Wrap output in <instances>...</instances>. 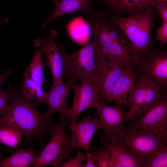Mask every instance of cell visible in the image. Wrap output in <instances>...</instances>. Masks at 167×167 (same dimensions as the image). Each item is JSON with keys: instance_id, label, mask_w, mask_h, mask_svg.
<instances>
[{"instance_id": "cell-27", "label": "cell", "mask_w": 167, "mask_h": 167, "mask_svg": "<svg viewBox=\"0 0 167 167\" xmlns=\"http://www.w3.org/2000/svg\"><path fill=\"white\" fill-rule=\"evenodd\" d=\"M86 160V155L82 152H78L75 157H72L63 162L61 167H83V162Z\"/></svg>"}, {"instance_id": "cell-15", "label": "cell", "mask_w": 167, "mask_h": 167, "mask_svg": "<svg viewBox=\"0 0 167 167\" xmlns=\"http://www.w3.org/2000/svg\"><path fill=\"white\" fill-rule=\"evenodd\" d=\"M105 2L107 9L102 11L105 14L113 16H135L140 14L151 6H154L153 0H95Z\"/></svg>"}, {"instance_id": "cell-31", "label": "cell", "mask_w": 167, "mask_h": 167, "mask_svg": "<svg viewBox=\"0 0 167 167\" xmlns=\"http://www.w3.org/2000/svg\"><path fill=\"white\" fill-rule=\"evenodd\" d=\"M12 72V70L9 68L4 73L0 74V92L3 90L2 86L4 80L11 74Z\"/></svg>"}, {"instance_id": "cell-1", "label": "cell", "mask_w": 167, "mask_h": 167, "mask_svg": "<svg viewBox=\"0 0 167 167\" xmlns=\"http://www.w3.org/2000/svg\"><path fill=\"white\" fill-rule=\"evenodd\" d=\"M64 61V75L67 81L73 79L80 82L89 81L98 87L108 65V58L93 38L73 53L69 54L61 43Z\"/></svg>"}, {"instance_id": "cell-20", "label": "cell", "mask_w": 167, "mask_h": 167, "mask_svg": "<svg viewBox=\"0 0 167 167\" xmlns=\"http://www.w3.org/2000/svg\"><path fill=\"white\" fill-rule=\"evenodd\" d=\"M36 152L33 148H20L0 160V167H28L31 165Z\"/></svg>"}, {"instance_id": "cell-25", "label": "cell", "mask_w": 167, "mask_h": 167, "mask_svg": "<svg viewBox=\"0 0 167 167\" xmlns=\"http://www.w3.org/2000/svg\"><path fill=\"white\" fill-rule=\"evenodd\" d=\"M18 94L11 84L9 85L6 91L3 90L0 92V111L3 114L7 110L10 102Z\"/></svg>"}, {"instance_id": "cell-5", "label": "cell", "mask_w": 167, "mask_h": 167, "mask_svg": "<svg viewBox=\"0 0 167 167\" xmlns=\"http://www.w3.org/2000/svg\"><path fill=\"white\" fill-rule=\"evenodd\" d=\"M113 139L123 147L141 167H144L158 151L167 146V139L161 138L151 132L140 129L129 130L124 127L123 131Z\"/></svg>"}, {"instance_id": "cell-28", "label": "cell", "mask_w": 167, "mask_h": 167, "mask_svg": "<svg viewBox=\"0 0 167 167\" xmlns=\"http://www.w3.org/2000/svg\"><path fill=\"white\" fill-rule=\"evenodd\" d=\"M155 41L159 42V45L163 46L167 42V23H162L161 25L156 29Z\"/></svg>"}, {"instance_id": "cell-14", "label": "cell", "mask_w": 167, "mask_h": 167, "mask_svg": "<svg viewBox=\"0 0 167 167\" xmlns=\"http://www.w3.org/2000/svg\"><path fill=\"white\" fill-rule=\"evenodd\" d=\"M78 81L75 79H71L66 83L63 82L53 85L50 91L47 92L46 104L48 109L46 112L52 115L54 113L59 112L60 116L67 118L70 109L68 106V99L71 89L74 84Z\"/></svg>"}, {"instance_id": "cell-24", "label": "cell", "mask_w": 167, "mask_h": 167, "mask_svg": "<svg viewBox=\"0 0 167 167\" xmlns=\"http://www.w3.org/2000/svg\"><path fill=\"white\" fill-rule=\"evenodd\" d=\"M89 151L91 152L96 158L98 167H110V158L108 148L105 144L99 146H91Z\"/></svg>"}, {"instance_id": "cell-23", "label": "cell", "mask_w": 167, "mask_h": 167, "mask_svg": "<svg viewBox=\"0 0 167 167\" xmlns=\"http://www.w3.org/2000/svg\"><path fill=\"white\" fill-rule=\"evenodd\" d=\"M22 136L16 129L9 126H0V141L5 145L16 148L20 143Z\"/></svg>"}, {"instance_id": "cell-34", "label": "cell", "mask_w": 167, "mask_h": 167, "mask_svg": "<svg viewBox=\"0 0 167 167\" xmlns=\"http://www.w3.org/2000/svg\"><path fill=\"white\" fill-rule=\"evenodd\" d=\"M2 113L0 111V115H2Z\"/></svg>"}, {"instance_id": "cell-8", "label": "cell", "mask_w": 167, "mask_h": 167, "mask_svg": "<svg viewBox=\"0 0 167 167\" xmlns=\"http://www.w3.org/2000/svg\"><path fill=\"white\" fill-rule=\"evenodd\" d=\"M125 106L119 102L109 105L99 102L95 109L98 117L101 129L104 131L101 135L110 139H114L124 129V124L134 121L136 118L130 117L125 109Z\"/></svg>"}, {"instance_id": "cell-17", "label": "cell", "mask_w": 167, "mask_h": 167, "mask_svg": "<svg viewBox=\"0 0 167 167\" xmlns=\"http://www.w3.org/2000/svg\"><path fill=\"white\" fill-rule=\"evenodd\" d=\"M95 0H54V10L50 16L40 26L45 28L50 22L63 15L74 12L84 15L93 13L95 9L92 4Z\"/></svg>"}, {"instance_id": "cell-32", "label": "cell", "mask_w": 167, "mask_h": 167, "mask_svg": "<svg viewBox=\"0 0 167 167\" xmlns=\"http://www.w3.org/2000/svg\"><path fill=\"white\" fill-rule=\"evenodd\" d=\"M154 3V6L157 4L167 5V0H153Z\"/></svg>"}, {"instance_id": "cell-10", "label": "cell", "mask_w": 167, "mask_h": 167, "mask_svg": "<svg viewBox=\"0 0 167 167\" xmlns=\"http://www.w3.org/2000/svg\"><path fill=\"white\" fill-rule=\"evenodd\" d=\"M57 32L50 29L46 37L37 38L33 41L36 48H38L45 58V66H48L53 78V85L63 81L64 75V61L61 43L57 46L55 41L58 36Z\"/></svg>"}, {"instance_id": "cell-6", "label": "cell", "mask_w": 167, "mask_h": 167, "mask_svg": "<svg viewBox=\"0 0 167 167\" xmlns=\"http://www.w3.org/2000/svg\"><path fill=\"white\" fill-rule=\"evenodd\" d=\"M59 117V122L52 125L48 143L40 152L35 156L31 165L32 166L43 167L50 165L58 167L64 161L73 157L66 131L69 122L66 118Z\"/></svg>"}, {"instance_id": "cell-11", "label": "cell", "mask_w": 167, "mask_h": 167, "mask_svg": "<svg viewBox=\"0 0 167 167\" xmlns=\"http://www.w3.org/2000/svg\"><path fill=\"white\" fill-rule=\"evenodd\" d=\"M137 69L167 89V50L163 46L159 45L151 49Z\"/></svg>"}, {"instance_id": "cell-16", "label": "cell", "mask_w": 167, "mask_h": 167, "mask_svg": "<svg viewBox=\"0 0 167 167\" xmlns=\"http://www.w3.org/2000/svg\"><path fill=\"white\" fill-rule=\"evenodd\" d=\"M107 68L98 85L100 97L99 102L105 103L117 81L128 66L120 59L107 55Z\"/></svg>"}, {"instance_id": "cell-26", "label": "cell", "mask_w": 167, "mask_h": 167, "mask_svg": "<svg viewBox=\"0 0 167 167\" xmlns=\"http://www.w3.org/2000/svg\"><path fill=\"white\" fill-rule=\"evenodd\" d=\"M167 167V146L158 151L144 167Z\"/></svg>"}, {"instance_id": "cell-18", "label": "cell", "mask_w": 167, "mask_h": 167, "mask_svg": "<svg viewBox=\"0 0 167 167\" xmlns=\"http://www.w3.org/2000/svg\"><path fill=\"white\" fill-rule=\"evenodd\" d=\"M138 74L136 67L127 66L115 84L105 104L119 102L125 106L127 95L131 91Z\"/></svg>"}, {"instance_id": "cell-13", "label": "cell", "mask_w": 167, "mask_h": 167, "mask_svg": "<svg viewBox=\"0 0 167 167\" xmlns=\"http://www.w3.org/2000/svg\"><path fill=\"white\" fill-rule=\"evenodd\" d=\"M70 123L68 125L70 132L68 133V137L71 149L77 148L86 152L89 151L94 133L101 129L98 118L88 115L79 122Z\"/></svg>"}, {"instance_id": "cell-7", "label": "cell", "mask_w": 167, "mask_h": 167, "mask_svg": "<svg viewBox=\"0 0 167 167\" xmlns=\"http://www.w3.org/2000/svg\"><path fill=\"white\" fill-rule=\"evenodd\" d=\"M167 89L139 72L134 86L129 94L125 106L131 117L139 116L163 99Z\"/></svg>"}, {"instance_id": "cell-3", "label": "cell", "mask_w": 167, "mask_h": 167, "mask_svg": "<svg viewBox=\"0 0 167 167\" xmlns=\"http://www.w3.org/2000/svg\"><path fill=\"white\" fill-rule=\"evenodd\" d=\"M157 12L156 7L151 6L137 15L126 17L111 15L108 18L111 22L122 30L129 40L133 63L136 68L154 48L152 30L154 18Z\"/></svg>"}, {"instance_id": "cell-9", "label": "cell", "mask_w": 167, "mask_h": 167, "mask_svg": "<svg viewBox=\"0 0 167 167\" xmlns=\"http://www.w3.org/2000/svg\"><path fill=\"white\" fill-rule=\"evenodd\" d=\"M124 128L131 130L141 129L167 139V97L136 118L134 121L129 122Z\"/></svg>"}, {"instance_id": "cell-19", "label": "cell", "mask_w": 167, "mask_h": 167, "mask_svg": "<svg viewBox=\"0 0 167 167\" xmlns=\"http://www.w3.org/2000/svg\"><path fill=\"white\" fill-rule=\"evenodd\" d=\"M100 142L105 144L108 148L110 167H141L134 158L114 140L101 135Z\"/></svg>"}, {"instance_id": "cell-4", "label": "cell", "mask_w": 167, "mask_h": 167, "mask_svg": "<svg viewBox=\"0 0 167 167\" xmlns=\"http://www.w3.org/2000/svg\"><path fill=\"white\" fill-rule=\"evenodd\" d=\"M84 15L91 29L93 38L105 54L120 59L128 66L135 67L129 41L122 29L113 24L105 27L100 16L95 13Z\"/></svg>"}, {"instance_id": "cell-29", "label": "cell", "mask_w": 167, "mask_h": 167, "mask_svg": "<svg viewBox=\"0 0 167 167\" xmlns=\"http://www.w3.org/2000/svg\"><path fill=\"white\" fill-rule=\"evenodd\" d=\"M86 152L87 162L84 164L83 167H98L97 160L94 155L89 151Z\"/></svg>"}, {"instance_id": "cell-30", "label": "cell", "mask_w": 167, "mask_h": 167, "mask_svg": "<svg viewBox=\"0 0 167 167\" xmlns=\"http://www.w3.org/2000/svg\"><path fill=\"white\" fill-rule=\"evenodd\" d=\"M155 6L159 14L162 23H167V5L157 4Z\"/></svg>"}, {"instance_id": "cell-21", "label": "cell", "mask_w": 167, "mask_h": 167, "mask_svg": "<svg viewBox=\"0 0 167 167\" xmlns=\"http://www.w3.org/2000/svg\"><path fill=\"white\" fill-rule=\"evenodd\" d=\"M36 48L30 62L23 73V76L43 86L48 85L45 81L44 73L45 65L43 61L42 53L38 48Z\"/></svg>"}, {"instance_id": "cell-22", "label": "cell", "mask_w": 167, "mask_h": 167, "mask_svg": "<svg viewBox=\"0 0 167 167\" xmlns=\"http://www.w3.org/2000/svg\"><path fill=\"white\" fill-rule=\"evenodd\" d=\"M20 94L28 100L36 101L37 103H45L47 92H45L43 86L28 78L24 77Z\"/></svg>"}, {"instance_id": "cell-33", "label": "cell", "mask_w": 167, "mask_h": 167, "mask_svg": "<svg viewBox=\"0 0 167 167\" xmlns=\"http://www.w3.org/2000/svg\"><path fill=\"white\" fill-rule=\"evenodd\" d=\"M9 22V19L7 17H2L0 18V24H7Z\"/></svg>"}, {"instance_id": "cell-12", "label": "cell", "mask_w": 167, "mask_h": 167, "mask_svg": "<svg viewBox=\"0 0 167 167\" xmlns=\"http://www.w3.org/2000/svg\"><path fill=\"white\" fill-rule=\"evenodd\" d=\"M80 85L74 84L72 86L74 96L72 107L70 109L67 121L69 123L76 121L79 116L85 110L95 109L100 97L98 87L93 82L85 81Z\"/></svg>"}, {"instance_id": "cell-2", "label": "cell", "mask_w": 167, "mask_h": 167, "mask_svg": "<svg viewBox=\"0 0 167 167\" xmlns=\"http://www.w3.org/2000/svg\"><path fill=\"white\" fill-rule=\"evenodd\" d=\"M52 115L40 113L36 104L20 94L10 102L6 112L0 117V126H7L18 130L28 139H41L50 133Z\"/></svg>"}]
</instances>
